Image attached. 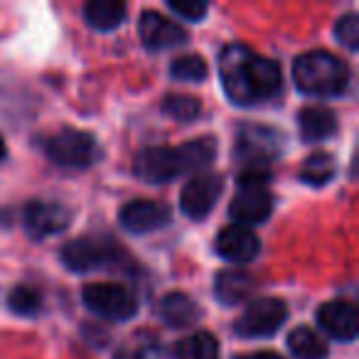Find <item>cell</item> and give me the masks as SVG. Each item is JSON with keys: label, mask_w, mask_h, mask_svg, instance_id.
I'll return each mask as SVG.
<instances>
[{"label": "cell", "mask_w": 359, "mask_h": 359, "mask_svg": "<svg viewBox=\"0 0 359 359\" xmlns=\"http://www.w3.org/2000/svg\"><path fill=\"white\" fill-rule=\"evenodd\" d=\"M224 91L236 106H254L278 94L280 67L241 45H229L219 57Z\"/></svg>", "instance_id": "cell-1"}, {"label": "cell", "mask_w": 359, "mask_h": 359, "mask_svg": "<svg viewBox=\"0 0 359 359\" xmlns=\"http://www.w3.org/2000/svg\"><path fill=\"white\" fill-rule=\"evenodd\" d=\"M217 143L215 138H197L182 145H155V148H145L138 153L133 163L135 177L145 180V182H170V180L180 177V175L195 172L202 170L215 160Z\"/></svg>", "instance_id": "cell-2"}, {"label": "cell", "mask_w": 359, "mask_h": 359, "mask_svg": "<svg viewBox=\"0 0 359 359\" xmlns=\"http://www.w3.org/2000/svg\"><path fill=\"white\" fill-rule=\"evenodd\" d=\"M293 79L303 94L310 96H337L349 84V67L332 52L315 50L295 60Z\"/></svg>", "instance_id": "cell-3"}, {"label": "cell", "mask_w": 359, "mask_h": 359, "mask_svg": "<svg viewBox=\"0 0 359 359\" xmlns=\"http://www.w3.org/2000/svg\"><path fill=\"white\" fill-rule=\"evenodd\" d=\"M273 197L269 190V172H241L239 190L229 205V215L236 224H261L271 217Z\"/></svg>", "instance_id": "cell-4"}, {"label": "cell", "mask_w": 359, "mask_h": 359, "mask_svg": "<svg viewBox=\"0 0 359 359\" xmlns=\"http://www.w3.org/2000/svg\"><path fill=\"white\" fill-rule=\"evenodd\" d=\"M45 153L52 163L65 165V168H86V165L99 160V143L91 133L76 128H65L55 133L45 143Z\"/></svg>", "instance_id": "cell-5"}, {"label": "cell", "mask_w": 359, "mask_h": 359, "mask_svg": "<svg viewBox=\"0 0 359 359\" xmlns=\"http://www.w3.org/2000/svg\"><path fill=\"white\" fill-rule=\"evenodd\" d=\"M280 148L278 133L266 126H244L236 138V160L244 172H266V165L276 158Z\"/></svg>", "instance_id": "cell-6"}, {"label": "cell", "mask_w": 359, "mask_h": 359, "mask_svg": "<svg viewBox=\"0 0 359 359\" xmlns=\"http://www.w3.org/2000/svg\"><path fill=\"white\" fill-rule=\"evenodd\" d=\"M81 300L96 315L109 320H128L138 310V300L118 283H89L81 290Z\"/></svg>", "instance_id": "cell-7"}, {"label": "cell", "mask_w": 359, "mask_h": 359, "mask_svg": "<svg viewBox=\"0 0 359 359\" xmlns=\"http://www.w3.org/2000/svg\"><path fill=\"white\" fill-rule=\"evenodd\" d=\"M285 308L283 300L278 298H261L246 308V313L234 323V332L241 337H271L280 325L285 323Z\"/></svg>", "instance_id": "cell-8"}, {"label": "cell", "mask_w": 359, "mask_h": 359, "mask_svg": "<svg viewBox=\"0 0 359 359\" xmlns=\"http://www.w3.org/2000/svg\"><path fill=\"white\" fill-rule=\"evenodd\" d=\"M114 259H118V251L111 241L101 239H74L67 241L62 246V261H65L67 269L76 271V273H86V271H96L101 266H109Z\"/></svg>", "instance_id": "cell-9"}, {"label": "cell", "mask_w": 359, "mask_h": 359, "mask_svg": "<svg viewBox=\"0 0 359 359\" xmlns=\"http://www.w3.org/2000/svg\"><path fill=\"white\" fill-rule=\"evenodd\" d=\"M222 190H224V180L219 175H197L182 187L180 207L190 219H205L217 205Z\"/></svg>", "instance_id": "cell-10"}, {"label": "cell", "mask_w": 359, "mask_h": 359, "mask_svg": "<svg viewBox=\"0 0 359 359\" xmlns=\"http://www.w3.org/2000/svg\"><path fill=\"white\" fill-rule=\"evenodd\" d=\"M69 210L57 205V202H30L25 207V215H22V224L32 239L60 234L69 226Z\"/></svg>", "instance_id": "cell-11"}, {"label": "cell", "mask_w": 359, "mask_h": 359, "mask_svg": "<svg viewBox=\"0 0 359 359\" xmlns=\"http://www.w3.org/2000/svg\"><path fill=\"white\" fill-rule=\"evenodd\" d=\"M140 40L148 50H170L182 45L187 40V32L160 13L148 11L140 15Z\"/></svg>", "instance_id": "cell-12"}, {"label": "cell", "mask_w": 359, "mask_h": 359, "mask_svg": "<svg viewBox=\"0 0 359 359\" xmlns=\"http://www.w3.org/2000/svg\"><path fill=\"white\" fill-rule=\"evenodd\" d=\"M121 224L133 234H148L170 222V212L165 205L153 200H133L121 210Z\"/></svg>", "instance_id": "cell-13"}, {"label": "cell", "mask_w": 359, "mask_h": 359, "mask_svg": "<svg viewBox=\"0 0 359 359\" xmlns=\"http://www.w3.org/2000/svg\"><path fill=\"white\" fill-rule=\"evenodd\" d=\"M259 249H261L259 239H256V234L249 226L229 224L217 236V251H219V256H224L226 261H234V264H249V261H254Z\"/></svg>", "instance_id": "cell-14"}, {"label": "cell", "mask_w": 359, "mask_h": 359, "mask_svg": "<svg viewBox=\"0 0 359 359\" xmlns=\"http://www.w3.org/2000/svg\"><path fill=\"white\" fill-rule=\"evenodd\" d=\"M318 325L337 339H354L359 327L357 308L349 300H330V303L320 305L318 310Z\"/></svg>", "instance_id": "cell-15"}, {"label": "cell", "mask_w": 359, "mask_h": 359, "mask_svg": "<svg viewBox=\"0 0 359 359\" xmlns=\"http://www.w3.org/2000/svg\"><path fill=\"white\" fill-rule=\"evenodd\" d=\"M158 313L170 327H187L200 320V305L185 293H168L160 300Z\"/></svg>", "instance_id": "cell-16"}, {"label": "cell", "mask_w": 359, "mask_h": 359, "mask_svg": "<svg viewBox=\"0 0 359 359\" xmlns=\"http://www.w3.org/2000/svg\"><path fill=\"white\" fill-rule=\"evenodd\" d=\"M298 128L305 140H325L337 130L334 114L325 106H308L298 114Z\"/></svg>", "instance_id": "cell-17"}, {"label": "cell", "mask_w": 359, "mask_h": 359, "mask_svg": "<svg viewBox=\"0 0 359 359\" xmlns=\"http://www.w3.org/2000/svg\"><path fill=\"white\" fill-rule=\"evenodd\" d=\"M254 290V278L241 269H226L222 273H217L215 280V293L222 303L236 305L241 300H246V295H251Z\"/></svg>", "instance_id": "cell-18"}, {"label": "cell", "mask_w": 359, "mask_h": 359, "mask_svg": "<svg viewBox=\"0 0 359 359\" xmlns=\"http://www.w3.org/2000/svg\"><path fill=\"white\" fill-rule=\"evenodd\" d=\"M84 18L94 30H116L126 18V6L116 0H91L84 8Z\"/></svg>", "instance_id": "cell-19"}, {"label": "cell", "mask_w": 359, "mask_h": 359, "mask_svg": "<svg viewBox=\"0 0 359 359\" xmlns=\"http://www.w3.org/2000/svg\"><path fill=\"white\" fill-rule=\"evenodd\" d=\"M288 349L295 354V359H325L327 354V344L310 327H295L288 334Z\"/></svg>", "instance_id": "cell-20"}, {"label": "cell", "mask_w": 359, "mask_h": 359, "mask_svg": "<svg viewBox=\"0 0 359 359\" xmlns=\"http://www.w3.org/2000/svg\"><path fill=\"white\" fill-rule=\"evenodd\" d=\"M177 359H219V344L210 332H197L175 344Z\"/></svg>", "instance_id": "cell-21"}, {"label": "cell", "mask_w": 359, "mask_h": 359, "mask_svg": "<svg viewBox=\"0 0 359 359\" xmlns=\"http://www.w3.org/2000/svg\"><path fill=\"white\" fill-rule=\"evenodd\" d=\"M334 177V160L330 153H313L305 158L303 168H300V180L305 185H327L330 180Z\"/></svg>", "instance_id": "cell-22"}, {"label": "cell", "mask_w": 359, "mask_h": 359, "mask_svg": "<svg viewBox=\"0 0 359 359\" xmlns=\"http://www.w3.org/2000/svg\"><path fill=\"white\" fill-rule=\"evenodd\" d=\"M163 111L177 121H195L202 114V104L190 94H170L163 101Z\"/></svg>", "instance_id": "cell-23"}, {"label": "cell", "mask_w": 359, "mask_h": 359, "mask_svg": "<svg viewBox=\"0 0 359 359\" xmlns=\"http://www.w3.org/2000/svg\"><path fill=\"white\" fill-rule=\"evenodd\" d=\"M170 74L180 81H202L207 76V62L197 55H182L170 65Z\"/></svg>", "instance_id": "cell-24"}, {"label": "cell", "mask_w": 359, "mask_h": 359, "mask_svg": "<svg viewBox=\"0 0 359 359\" xmlns=\"http://www.w3.org/2000/svg\"><path fill=\"white\" fill-rule=\"evenodd\" d=\"M40 290L32 285H18L11 293V308L18 315H35L40 310Z\"/></svg>", "instance_id": "cell-25"}, {"label": "cell", "mask_w": 359, "mask_h": 359, "mask_svg": "<svg viewBox=\"0 0 359 359\" xmlns=\"http://www.w3.org/2000/svg\"><path fill=\"white\" fill-rule=\"evenodd\" d=\"M334 32H337V37L349 47V50H357V45H359V20H357V15H344L342 20L337 22Z\"/></svg>", "instance_id": "cell-26"}, {"label": "cell", "mask_w": 359, "mask_h": 359, "mask_svg": "<svg viewBox=\"0 0 359 359\" xmlns=\"http://www.w3.org/2000/svg\"><path fill=\"white\" fill-rule=\"evenodd\" d=\"M170 8H172L177 15L185 18V20H202V18L207 15V11H210L207 3H202V0H182V3H180V0H172Z\"/></svg>", "instance_id": "cell-27"}, {"label": "cell", "mask_w": 359, "mask_h": 359, "mask_svg": "<svg viewBox=\"0 0 359 359\" xmlns=\"http://www.w3.org/2000/svg\"><path fill=\"white\" fill-rule=\"evenodd\" d=\"M241 359H283L280 354H276V352H251V354H246V357H241Z\"/></svg>", "instance_id": "cell-28"}, {"label": "cell", "mask_w": 359, "mask_h": 359, "mask_svg": "<svg viewBox=\"0 0 359 359\" xmlns=\"http://www.w3.org/2000/svg\"><path fill=\"white\" fill-rule=\"evenodd\" d=\"M3 158H6V140L0 138V160H3Z\"/></svg>", "instance_id": "cell-29"}]
</instances>
